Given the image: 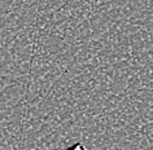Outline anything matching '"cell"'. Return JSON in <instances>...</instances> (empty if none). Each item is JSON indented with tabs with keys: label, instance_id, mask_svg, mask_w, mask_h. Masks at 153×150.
<instances>
[{
	"label": "cell",
	"instance_id": "cell-1",
	"mask_svg": "<svg viewBox=\"0 0 153 150\" xmlns=\"http://www.w3.org/2000/svg\"><path fill=\"white\" fill-rule=\"evenodd\" d=\"M65 150H88L87 149V146L85 144H82V142H75V144H73L70 146H68Z\"/></svg>",
	"mask_w": 153,
	"mask_h": 150
}]
</instances>
